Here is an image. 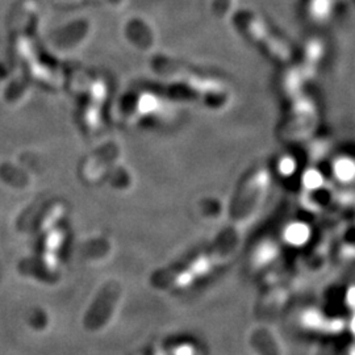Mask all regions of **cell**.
<instances>
[{"mask_svg":"<svg viewBox=\"0 0 355 355\" xmlns=\"http://www.w3.org/2000/svg\"><path fill=\"white\" fill-rule=\"evenodd\" d=\"M92 96H94V104L89 110V114H87V120H89L91 125H95L98 121V114H99V107L102 105L104 96H105V89L102 82H98L94 85L92 87Z\"/></svg>","mask_w":355,"mask_h":355,"instance_id":"cell-3","label":"cell"},{"mask_svg":"<svg viewBox=\"0 0 355 355\" xmlns=\"http://www.w3.org/2000/svg\"><path fill=\"white\" fill-rule=\"evenodd\" d=\"M330 8H331L330 0H312L311 3V11L318 19H324L325 16H328Z\"/></svg>","mask_w":355,"mask_h":355,"instance_id":"cell-4","label":"cell"},{"mask_svg":"<svg viewBox=\"0 0 355 355\" xmlns=\"http://www.w3.org/2000/svg\"><path fill=\"white\" fill-rule=\"evenodd\" d=\"M112 4H119L121 0H110Z\"/></svg>","mask_w":355,"mask_h":355,"instance_id":"cell-6","label":"cell"},{"mask_svg":"<svg viewBox=\"0 0 355 355\" xmlns=\"http://www.w3.org/2000/svg\"><path fill=\"white\" fill-rule=\"evenodd\" d=\"M236 23L243 32H246L254 41L259 42L261 46H263L267 51H270L272 57H275L277 60L283 62L291 60V49H288V46L284 42L274 37L267 31L265 24L249 12L239 13L236 16Z\"/></svg>","mask_w":355,"mask_h":355,"instance_id":"cell-1","label":"cell"},{"mask_svg":"<svg viewBox=\"0 0 355 355\" xmlns=\"http://www.w3.org/2000/svg\"><path fill=\"white\" fill-rule=\"evenodd\" d=\"M229 7H230V0H215L214 11H215L216 15L223 16L224 13L228 11Z\"/></svg>","mask_w":355,"mask_h":355,"instance_id":"cell-5","label":"cell"},{"mask_svg":"<svg viewBox=\"0 0 355 355\" xmlns=\"http://www.w3.org/2000/svg\"><path fill=\"white\" fill-rule=\"evenodd\" d=\"M62 232L60 230H54L51 232L46 240V248H45V255H44V261L45 265L49 270H55L58 265V250L62 242Z\"/></svg>","mask_w":355,"mask_h":355,"instance_id":"cell-2","label":"cell"}]
</instances>
